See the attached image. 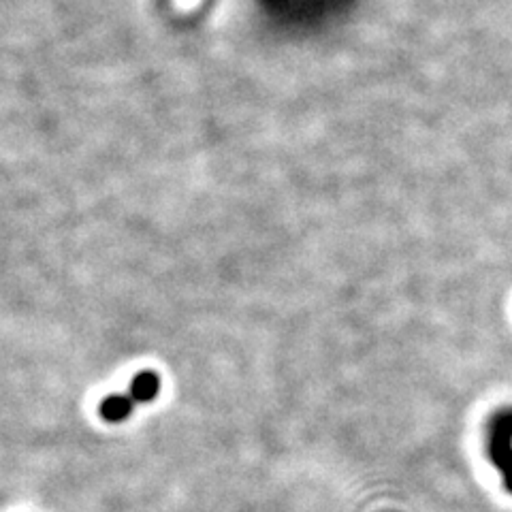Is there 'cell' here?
Wrapping results in <instances>:
<instances>
[{
    "mask_svg": "<svg viewBox=\"0 0 512 512\" xmlns=\"http://www.w3.org/2000/svg\"><path fill=\"white\" fill-rule=\"evenodd\" d=\"M487 446L493 466L500 470L506 489L512 493V408H502L491 416Z\"/></svg>",
    "mask_w": 512,
    "mask_h": 512,
    "instance_id": "obj_1",
    "label": "cell"
},
{
    "mask_svg": "<svg viewBox=\"0 0 512 512\" xmlns=\"http://www.w3.org/2000/svg\"><path fill=\"white\" fill-rule=\"evenodd\" d=\"M133 402L135 399L131 395H109L101 402L99 412L107 423H120L131 416Z\"/></svg>",
    "mask_w": 512,
    "mask_h": 512,
    "instance_id": "obj_2",
    "label": "cell"
},
{
    "mask_svg": "<svg viewBox=\"0 0 512 512\" xmlns=\"http://www.w3.org/2000/svg\"><path fill=\"white\" fill-rule=\"evenodd\" d=\"M131 397L139 404H148L160 393V378L156 372H141L131 382Z\"/></svg>",
    "mask_w": 512,
    "mask_h": 512,
    "instance_id": "obj_3",
    "label": "cell"
}]
</instances>
